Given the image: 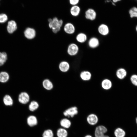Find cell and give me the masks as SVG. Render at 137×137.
Here are the masks:
<instances>
[{
    "label": "cell",
    "instance_id": "obj_1",
    "mask_svg": "<svg viewBox=\"0 0 137 137\" xmlns=\"http://www.w3.org/2000/svg\"><path fill=\"white\" fill-rule=\"evenodd\" d=\"M48 21L49 27L53 33H56L60 31L61 27L59 24V19L57 17H54L53 19L49 18Z\"/></svg>",
    "mask_w": 137,
    "mask_h": 137
},
{
    "label": "cell",
    "instance_id": "obj_2",
    "mask_svg": "<svg viewBox=\"0 0 137 137\" xmlns=\"http://www.w3.org/2000/svg\"><path fill=\"white\" fill-rule=\"evenodd\" d=\"M107 131V128L103 126L100 125L97 127L95 132V137H109L104 134Z\"/></svg>",
    "mask_w": 137,
    "mask_h": 137
},
{
    "label": "cell",
    "instance_id": "obj_3",
    "mask_svg": "<svg viewBox=\"0 0 137 137\" xmlns=\"http://www.w3.org/2000/svg\"><path fill=\"white\" fill-rule=\"evenodd\" d=\"M78 112L77 108L76 106L70 107L65 110L63 112L64 115L68 117H73Z\"/></svg>",
    "mask_w": 137,
    "mask_h": 137
},
{
    "label": "cell",
    "instance_id": "obj_4",
    "mask_svg": "<svg viewBox=\"0 0 137 137\" xmlns=\"http://www.w3.org/2000/svg\"><path fill=\"white\" fill-rule=\"evenodd\" d=\"M79 50L78 46L74 43L70 44L68 46L67 52L68 54L71 56H74L77 55Z\"/></svg>",
    "mask_w": 137,
    "mask_h": 137
},
{
    "label": "cell",
    "instance_id": "obj_5",
    "mask_svg": "<svg viewBox=\"0 0 137 137\" xmlns=\"http://www.w3.org/2000/svg\"><path fill=\"white\" fill-rule=\"evenodd\" d=\"M18 100L19 102L21 104H26L30 101V96L27 92H22L19 94Z\"/></svg>",
    "mask_w": 137,
    "mask_h": 137
},
{
    "label": "cell",
    "instance_id": "obj_6",
    "mask_svg": "<svg viewBox=\"0 0 137 137\" xmlns=\"http://www.w3.org/2000/svg\"><path fill=\"white\" fill-rule=\"evenodd\" d=\"M24 34L25 37L27 39L31 40L33 39L36 35L35 30L31 27L27 28L25 30Z\"/></svg>",
    "mask_w": 137,
    "mask_h": 137
},
{
    "label": "cell",
    "instance_id": "obj_7",
    "mask_svg": "<svg viewBox=\"0 0 137 137\" xmlns=\"http://www.w3.org/2000/svg\"><path fill=\"white\" fill-rule=\"evenodd\" d=\"M85 17L87 19L91 21L95 20L96 17V13L93 9L90 8L88 9L85 12Z\"/></svg>",
    "mask_w": 137,
    "mask_h": 137
},
{
    "label": "cell",
    "instance_id": "obj_8",
    "mask_svg": "<svg viewBox=\"0 0 137 137\" xmlns=\"http://www.w3.org/2000/svg\"><path fill=\"white\" fill-rule=\"evenodd\" d=\"M63 29L65 32L68 34H72L75 32V27L73 24L70 23H66L64 26Z\"/></svg>",
    "mask_w": 137,
    "mask_h": 137
},
{
    "label": "cell",
    "instance_id": "obj_9",
    "mask_svg": "<svg viewBox=\"0 0 137 137\" xmlns=\"http://www.w3.org/2000/svg\"><path fill=\"white\" fill-rule=\"evenodd\" d=\"M70 66L69 63L66 61H62L59 63V68L62 72L65 73L67 72L70 69Z\"/></svg>",
    "mask_w": 137,
    "mask_h": 137
},
{
    "label": "cell",
    "instance_id": "obj_10",
    "mask_svg": "<svg viewBox=\"0 0 137 137\" xmlns=\"http://www.w3.org/2000/svg\"><path fill=\"white\" fill-rule=\"evenodd\" d=\"M17 29V24L14 21H9L8 23L7 30L8 32L10 33H12Z\"/></svg>",
    "mask_w": 137,
    "mask_h": 137
},
{
    "label": "cell",
    "instance_id": "obj_11",
    "mask_svg": "<svg viewBox=\"0 0 137 137\" xmlns=\"http://www.w3.org/2000/svg\"><path fill=\"white\" fill-rule=\"evenodd\" d=\"M98 30L99 33L103 36H106L109 32V29L108 26L105 24H101L99 26Z\"/></svg>",
    "mask_w": 137,
    "mask_h": 137
},
{
    "label": "cell",
    "instance_id": "obj_12",
    "mask_svg": "<svg viewBox=\"0 0 137 137\" xmlns=\"http://www.w3.org/2000/svg\"><path fill=\"white\" fill-rule=\"evenodd\" d=\"M42 85L45 89L48 91L52 90L54 87L53 84L52 82L48 79H45L43 80Z\"/></svg>",
    "mask_w": 137,
    "mask_h": 137
},
{
    "label": "cell",
    "instance_id": "obj_13",
    "mask_svg": "<svg viewBox=\"0 0 137 137\" xmlns=\"http://www.w3.org/2000/svg\"><path fill=\"white\" fill-rule=\"evenodd\" d=\"M127 74V72L126 70L123 68H118L116 72V75L118 79L121 80L125 78Z\"/></svg>",
    "mask_w": 137,
    "mask_h": 137
},
{
    "label": "cell",
    "instance_id": "obj_14",
    "mask_svg": "<svg viewBox=\"0 0 137 137\" xmlns=\"http://www.w3.org/2000/svg\"><path fill=\"white\" fill-rule=\"evenodd\" d=\"M98 119L95 114H91L89 115L87 118V121L89 124L92 125L96 124L98 122Z\"/></svg>",
    "mask_w": 137,
    "mask_h": 137
},
{
    "label": "cell",
    "instance_id": "obj_15",
    "mask_svg": "<svg viewBox=\"0 0 137 137\" xmlns=\"http://www.w3.org/2000/svg\"><path fill=\"white\" fill-rule=\"evenodd\" d=\"M101 86L104 89L108 90L112 88V83L110 80L107 79H105L103 80L102 81Z\"/></svg>",
    "mask_w": 137,
    "mask_h": 137
},
{
    "label": "cell",
    "instance_id": "obj_16",
    "mask_svg": "<svg viewBox=\"0 0 137 137\" xmlns=\"http://www.w3.org/2000/svg\"><path fill=\"white\" fill-rule=\"evenodd\" d=\"M81 79L84 81L90 80L91 78L92 74L89 71H85L81 72L80 75Z\"/></svg>",
    "mask_w": 137,
    "mask_h": 137
},
{
    "label": "cell",
    "instance_id": "obj_17",
    "mask_svg": "<svg viewBox=\"0 0 137 137\" xmlns=\"http://www.w3.org/2000/svg\"><path fill=\"white\" fill-rule=\"evenodd\" d=\"M88 44L89 46L92 48L97 47L99 45V41L98 39L96 37H92L89 40Z\"/></svg>",
    "mask_w": 137,
    "mask_h": 137
},
{
    "label": "cell",
    "instance_id": "obj_18",
    "mask_svg": "<svg viewBox=\"0 0 137 137\" xmlns=\"http://www.w3.org/2000/svg\"><path fill=\"white\" fill-rule=\"evenodd\" d=\"M27 122L30 126L33 127L37 124L38 121L37 117L35 116L31 115L27 118Z\"/></svg>",
    "mask_w": 137,
    "mask_h": 137
},
{
    "label": "cell",
    "instance_id": "obj_19",
    "mask_svg": "<svg viewBox=\"0 0 137 137\" xmlns=\"http://www.w3.org/2000/svg\"><path fill=\"white\" fill-rule=\"evenodd\" d=\"M70 12L71 15L74 16H78L80 12V8L77 5L72 6L70 9Z\"/></svg>",
    "mask_w": 137,
    "mask_h": 137
},
{
    "label": "cell",
    "instance_id": "obj_20",
    "mask_svg": "<svg viewBox=\"0 0 137 137\" xmlns=\"http://www.w3.org/2000/svg\"><path fill=\"white\" fill-rule=\"evenodd\" d=\"M3 103L6 106H12L13 104V101L11 96L8 95H6L3 99Z\"/></svg>",
    "mask_w": 137,
    "mask_h": 137
},
{
    "label": "cell",
    "instance_id": "obj_21",
    "mask_svg": "<svg viewBox=\"0 0 137 137\" xmlns=\"http://www.w3.org/2000/svg\"><path fill=\"white\" fill-rule=\"evenodd\" d=\"M9 76L8 73L2 71L0 72V82L3 83L6 82L9 80Z\"/></svg>",
    "mask_w": 137,
    "mask_h": 137
},
{
    "label": "cell",
    "instance_id": "obj_22",
    "mask_svg": "<svg viewBox=\"0 0 137 137\" xmlns=\"http://www.w3.org/2000/svg\"><path fill=\"white\" fill-rule=\"evenodd\" d=\"M76 39L78 42L82 43L86 41L87 39V37L85 33H80L77 35Z\"/></svg>",
    "mask_w": 137,
    "mask_h": 137
},
{
    "label": "cell",
    "instance_id": "obj_23",
    "mask_svg": "<svg viewBox=\"0 0 137 137\" xmlns=\"http://www.w3.org/2000/svg\"><path fill=\"white\" fill-rule=\"evenodd\" d=\"M39 107V104L38 102L35 100L31 101L28 106L29 110L32 112L37 110Z\"/></svg>",
    "mask_w": 137,
    "mask_h": 137
},
{
    "label": "cell",
    "instance_id": "obj_24",
    "mask_svg": "<svg viewBox=\"0 0 137 137\" xmlns=\"http://www.w3.org/2000/svg\"><path fill=\"white\" fill-rule=\"evenodd\" d=\"M116 137H124L126 134L125 131L122 129L118 128L116 129L114 132Z\"/></svg>",
    "mask_w": 137,
    "mask_h": 137
},
{
    "label": "cell",
    "instance_id": "obj_25",
    "mask_svg": "<svg viewBox=\"0 0 137 137\" xmlns=\"http://www.w3.org/2000/svg\"><path fill=\"white\" fill-rule=\"evenodd\" d=\"M60 124L61 126L64 128H68L71 126V123L69 119L66 118H64L61 120Z\"/></svg>",
    "mask_w": 137,
    "mask_h": 137
},
{
    "label": "cell",
    "instance_id": "obj_26",
    "mask_svg": "<svg viewBox=\"0 0 137 137\" xmlns=\"http://www.w3.org/2000/svg\"><path fill=\"white\" fill-rule=\"evenodd\" d=\"M57 134L58 137H67V132L65 129L61 128L58 130Z\"/></svg>",
    "mask_w": 137,
    "mask_h": 137
},
{
    "label": "cell",
    "instance_id": "obj_27",
    "mask_svg": "<svg viewBox=\"0 0 137 137\" xmlns=\"http://www.w3.org/2000/svg\"><path fill=\"white\" fill-rule=\"evenodd\" d=\"M129 13L131 18H137V7L133 6L129 10Z\"/></svg>",
    "mask_w": 137,
    "mask_h": 137
},
{
    "label": "cell",
    "instance_id": "obj_28",
    "mask_svg": "<svg viewBox=\"0 0 137 137\" xmlns=\"http://www.w3.org/2000/svg\"><path fill=\"white\" fill-rule=\"evenodd\" d=\"M7 55L5 52H0V66L3 65L7 59Z\"/></svg>",
    "mask_w": 137,
    "mask_h": 137
},
{
    "label": "cell",
    "instance_id": "obj_29",
    "mask_svg": "<svg viewBox=\"0 0 137 137\" xmlns=\"http://www.w3.org/2000/svg\"><path fill=\"white\" fill-rule=\"evenodd\" d=\"M53 136L52 131L49 129L44 131L42 134L43 137H53Z\"/></svg>",
    "mask_w": 137,
    "mask_h": 137
},
{
    "label": "cell",
    "instance_id": "obj_30",
    "mask_svg": "<svg viewBox=\"0 0 137 137\" xmlns=\"http://www.w3.org/2000/svg\"><path fill=\"white\" fill-rule=\"evenodd\" d=\"M130 79L132 83L134 86H137V75L134 74L132 75Z\"/></svg>",
    "mask_w": 137,
    "mask_h": 137
},
{
    "label": "cell",
    "instance_id": "obj_31",
    "mask_svg": "<svg viewBox=\"0 0 137 137\" xmlns=\"http://www.w3.org/2000/svg\"><path fill=\"white\" fill-rule=\"evenodd\" d=\"M7 15L5 14H0V23H3L6 22L8 20Z\"/></svg>",
    "mask_w": 137,
    "mask_h": 137
},
{
    "label": "cell",
    "instance_id": "obj_32",
    "mask_svg": "<svg viewBox=\"0 0 137 137\" xmlns=\"http://www.w3.org/2000/svg\"><path fill=\"white\" fill-rule=\"evenodd\" d=\"M70 4L72 6L77 5L79 0H69Z\"/></svg>",
    "mask_w": 137,
    "mask_h": 137
},
{
    "label": "cell",
    "instance_id": "obj_33",
    "mask_svg": "<svg viewBox=\"0 0 137 137\" xmlns=\"http://www.w3.org/2000/svg\"><path fill=\"white\" fill-rule=\"evenodd\" d=\"M122 0H111V1L114 3H115L117 2L121 1Z\"/></svg>",
    "mask_w": 137,
    "mask_h": 137
},
{
    "label": "cell",
    "instance_id": "obj_34",
    "mask_svg": "<svg viewBox=\"0 0 137 137\" xmlns=\"http://www.w3.org/2000/svg\"><path fill=\"white\" fill-rule=\"evenodd\" d=\"M84 137H92L90 135H87L85 136Z\"/></svg>",
    "mask_w": 137,
    "mask_h": 137
},
{
    "label": "cell",
    "instance_id": "obj_35",
    "mask_svg": "<svg viewBox=\"0 0 137 137\" xmlns=\"http://www.w3.org/2000/svg\"><path fill=\"white\" fill-rule=\"evenodd\" d=\"M135 122L136 123L137 125V117L135 118Z\"/></svg>",
    "mask_w": 137,
    "mask_h": 137
},
{
    "label": "cell",
    "instance_id": "obj_36",
    "mask_svg": "<svg viewBox=\"0 0 137 137\" xmlns=\"http://www.w3.org/2000/svg\"><path fill=\"white\" fill-rule=\"evenodd\" d=\"M135 29L136 30V32L137 33V25H136V27H135Z\"/></svg>",
    "mask_w": 137,
    "mask_h": 137
},
{
    "label": "cell",
    "instance_id": "obj_37",
    "mask_svg": "<svg viewBox=\"0 0 137 137\" xmlns=\"http://www.w3.org/2000/svg\"><path fill=\"white\" fill-rule=\"evenodd\" d=\"M136 1L137 2V0H136Z\"/></svg>",
    "mask_w": 137,
    "mask_h": 137
},
{
    "label": "cell",
    "instance_id": "obj_38",
    "mask_svg": "<svg viewBox=\"0 0 137 137\" xmlns=\"http://www.w3.org/2000/svg\"></svg>",
    "mask_w": 137,
    "mask_h": 137
}]
</instances>
